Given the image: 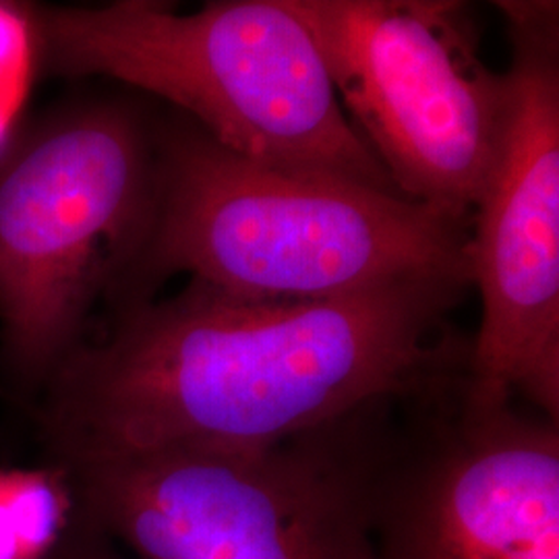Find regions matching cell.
I'll return each mask as SVG.
<instances>
[{
  "label": "cell",
  "mask_w": 559,
  "mask_h": 559,
  "mask_svg": "<svg viewBox=\"0 0 559 559\" xmlns=\"http://www.w3.org/2000/svg\"><path fill=\"white\" fill-rule=\"evenodd\" d=\"M471 282L408 278L332 299H251L201 280L122 307L44 385L50 459L261 448L466 373L450 313Z\"/></svg>",
  "instance_id": "1"
},
{
  "label": "cell",
  "mask_w": 559,
  "mask_h": 559,
  "mask_svg": "<svg viewBox=\"0 0 559 559\" xmlns=\"http://www.w3.org/2000/svg\"><path fill=\"white\" fill-rule=\"evenodd\" d=\"M471 226L357 182L247 160L170 110L156 124L147 233L117 297L122 307L147 300L175 274L230 295L288 300L408 278L471 282Z\"/></svg>",
  "instance_id": "2"
},
{
  "label": "cell",
  "mask_w": 559,
  "mask_h": 559,
  "mask_svg": "<svg viewBox=\"0 0 559 559\" xmlns=\"http://www.w3.org/2000/svg\"><path fill=\"white\" fill-rule=\"evenodd\" d=\"M27 15L34 60L48 73L156 96L247 160L400 195L284 0H216L195 13L117 0Z\"/></svg>",
  "instance_id": "3"
},
{
  "label": "cell",
  "mask_w": 559,
  "mask_h": 559,
  "mask_svg": "<svg viewBox=\"0 0 559 559\" xmlns=\"http://www.w3.org/2000/svg\"><path fill=\"white\" fill-rule=\"evenodd\" d=\"M400 400L261 448L55 456L83 519L135 559H378L367 489Z\"/></svg>",
  "instance_id": "4"
},
{
  "label": "cell",
  "mask_w": 559,
  "mask_h": 559,
  "mask_svg": "<svg viewBox=\"0 0 559 559\" xmlns=\"http://www.w3.org/2000/svg\"><path fill=\"white\" fill-rule=\"evenodd\" d=\"M156 124L131 96H90L0 147L2 355L21 385L44 390L138 258Z\"/></svg>",
  "instance_id": "5"
},
{
  "label": "cell",
  "mask_w": 559,
  "mask_h": 559,
  "mask_svg": "<svg viewBox=\"0 0 559 559\" xmlns=\"http://www.w3.org/2000/svg\"><path fill=\"white\" fill-rule=\"evenodd\" d=\"M340 106L404 200L473 221L510 100L454 0H284Z\"/></svg>",
  "instance_id": "6"
},
{
  "label": "cell",
  "mask_w": 559,
  "mask_h": 559,
  "mask_svg": "<svg viewBox=\"0 0 559 559\" xmlns=\"http://www.w3.org/2000/svg\"><path fill=\"white\" fill-rule=\"evenodd\" d=\"M512 40L508 112L473 212L471 284L480 323L464 392L522 400L559 423L558 2H500Z\"/></svg>",
  "instance_id": "7"
},
{
  "label": "cell",
  "mask_w": 559,
  "mask_h": 559,
  "mask_svg": "<svg viewBox=\"0 0 559 559\" xmlns=\"http://www.w3.org/2000/svg\"><path fill=\"white\" fill-rule=\"evenodd\" d=\"M464 376L402 400L367 503L378 559H559V423Z\"/></svg>",
  "instance_id": "8"
},
{
  "label": "cell",
  "mask_w": 559,
  "mask_h": 559,
  "mask_svg": "<svg viewBox=\"0 0 559 559\" xmlns=\"http://www.w3.org/2000/svg\"><path fill=\"white\" fill-rule=\"evenodd\" d=\"M80 516L71 480L57 462L0 471V559H46Z\"/></svg>",
  "instance_id": "9"
},
{
  "label": "cell",
  "mask_w": 559,
  "mask_h": 559,
  "mask_svg": "<svg viewBox=\"0 0 559 559\" xmlns=\"http://www.w3.org/2000/svg\"><path fill=\"white\" fill-rule=\"evenodd\" d=\"M34 67H36V60H34V41H32L27 9H23L20 4L0 2V85L7 90L23 92L25 80L34 73ZM0 104L17 108L9 102L0 100ZM11 119H13V112L0 106V147L7 143L4 140H7V129L11 124Z\"/></svg>",
  "instance_id": "10"
},
{
  "label": "cell",
  "mask_w": 559,
  "mask_h": 559,
  "mask_svg": "<svg viewBox=\"0 0 559 559\" xmlns=\"http://www.w3.org/2000/svg\"><path fill=\"white\" fill-rule=\"evenodd\" d=\"M80 510V508H78ZM46 559H135L83 516H78L73 528L60 540L59 547Z\"/></svg>",
  "instance_id": "11"
}]
</instances>
